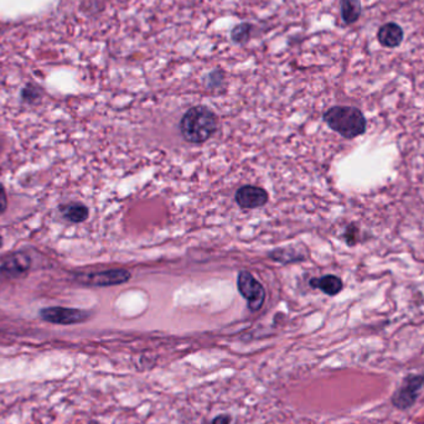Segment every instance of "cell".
I'll return each instance as SVG.
<instances>
[{"label":"cell","mask_w":424,"mask_h":424,"mask_svg":"<svg viewBox=\"0 0 424 424\" xmlns=\"http://www.w3.org/2000/svg\"><path fill=\"white\" fill-rule=\"evenodd\" d=\"M218 119L216 114L205 106L190 108L180 121V132L185 140L200 144L210 139L216 132Z\"/></svg>","instance_id":"cell-1"},{"label":"cell","mask_w":424,"mask_h":424,"mask_svg":"<svg viewBox=\"0 0 424 424\" xmlns=\"http://www.w3.org/2000/svg\"><path fill=\"white\" fill-rule=\"evenodd\" d=\"M324 121L346 139L360 137L366 130V118L356 107H331L324 113Z\"/></svg>","instance_id":"cell-2"},{"label":"cell","mask_w":424,"mask_h":424,"mask_svg":"<svg viewBox=\"0 0 424 424\" xmlns=\"http://www.w3.org/2000/svg\"><path fill=\"white\" fill-rule=\"evenodd\" d=\"M237 287L241 296L248 301V308L252 312H258L262 308L266 292L263 285L250 272H240L237 278Z\"/></svg>","instance_id":"cell-3"},{"label":"cell","mask_w":424,"mask_h":424,"mask_svg":"<svg viewBox=\"0 0 424 424\" xmlns=\"http://www.w3.org/2000/svg\"><path fill=\"white\" fill-rule=\"evenodd\" d=\"M130 273L126 269H109L96 273L78 274L76 279L80 283L91 287H109V285L127 283L130 279Z\"/></svg>","instance_id":"cell-4"},{"label":"cell","mask_w":424,"mask_h":424,"mask_svg":"<svg viewBox=\"0 0 424 424\" xmlns=\"http://www.w3.org/2000/svg\"><path fill=\"white\" fill-rule=\"evenodd\" d=\"M41 318L45 321L59 325H73V324L84 323L89 318V312L80 309L71 308L51 307L45 308L40 312Z\"/></svg>","instance_id":"cell-5"},{"label":"cell","mask_w":424,"mask_h":424,"mask_svg":"<svg viewBox=\"0 0 424 424\" xmlns=\"http://www.w3.org/2000/svg\"><path fill=\"white\" fill-rule=\"evenodd\" d=\"M31 266V259L25 252H14L0 266V274L8 279H17L25 277Z\"/></svg>","instance_id":"cell-6"},{"label":"cell","mask_w":424,"mask_h":424,"mask_svg":"<svg viewBox=\"0 0 424 424\" xmlns=\"http://www.w3.org/2000/svg\"><path fill=\"white\" fill-rule=\"evenodd\" d=\"M424 384L423 376H412L404 381V385L393 396V404L398 408L411 407L417 398V393Z\"/></svg>","instance_id":"cell-7"},{"label":"cell","mask_w":424,"mask_h":424,"mask_svg":"<svg viewBox=\"0 0 424 424\" xmlns=\"http://www.w3.org/2000/svg\"><path fill=\"white\" fill-rule=\"evenodd\" d=\"M267 201L268 194L262 188L247 185L236 192V202L242 209H257L266 205Z\"/></svg>","instance_id":"cell-8"},{"label":"cell","mask_w":424,"mask_h":424,"mask_svg":"<svg viewBox=\"0 0 424 424\" xmlns=\"http://www.w3.org/2000/svg\"><path fill=\"white\" fill-rule=\"evenodd\" d=\"M403 38H404L403 30L396 22H386L379 29L377 33L379 44L388 49H395L397 46H400Z\"/></svg>","instance_id":"cell-9"},{"label":"cell","mask_w":424,"mask_h":424,"mask_svg":"<svg viewBox=\"0 0 424 424\" xmlns=\"http://www.w3.org/2000/svg\"><path fill=\"white\" fill-rule=\"evenodd\" d=\"M310 287L321 290L328 296H336L342 290L344 285L339 277L329 274V275H324L320 278H312L310 280Z\"/></svg>","instance_id":"cell-10"},{"label":"cell","mask_w":424,"mask_h":424,"mask_svg":"<svg viewBox=\"0 0 424 424\" xmlns=\"http://www.w3.org/2000/svg\"><path fill=\"white\" fill-rule=\"evenodd\" d=\"M341 17L345 24L356 22L363 13V6L360 0H341Z\"/></svg>","instance_id":"cell-11"},{"label":"cell","mask_w":424,"mask_h":424,"mask_svg":"<svg viewBox=\"0 0 424 424\" xmlns=\"http://www.w3.org/2000/svg\"><path fill=\"white\" fill-rule=\"evenodd\" d=\"M61 211L63 218L70 222H84L89 218V209L82 204H70L66 206H62Z\"/></svg>","instance_id":"cell-12"},{"label":"cell","mask_w":424,"mask_h":424,"mask_svg":"<svg viewBox=\"0 0 424 424\" xmlns=\"http://www.w3.org/2000/svg\"><path fill=\"white\" fill-rule=\"evenodd\" d=\"M252 30L253 26L251 24H241L238 26H236L232 31V39L238 44H243L245 41H248L251 38Z\"/></svg>","instance_id":"cell-13"},{"label":"cell","mask_w":424,"mask_h":424,"mask_svg":"<svg viewBox=\"0 0 424 424\" xmlns=\"http://www.w3.org/2000/svg\"><path fill=\"white\" fill-rule=\"evenodd\" d=\"M39 89L33 84H28L25 89H22V100L29 103H33L35 100H39Z\"/></svg>","instance_id":"cell-14"},{"label":"cell","mask_w":424,"mask_h":424,"mask_svg":"<svg viewBox=\"0 0 424 424\" xmlns=\"http://www.w3.org/2000/svg\"><path fill=\"white\" fill-rule=\"evenodd\" d=\"M6 207H8V197H6V189L0 184V215L6 212Z\"/></svg>","instance_id":"cell-15"},{"label":"cell","mask_w":424,"mask_h":424,"mask_svg":"<svg viewBox=\"0 0 424 424\" xmlns=\"http://www.w3.org/2000/svg\"><path fill=\"white\" fill-rule=\"evenodd\" d=\"M231 423V417L229 416H218L213 419L212 424H229Z\"/></svg>","instance_id":"cell-16"},{"label":"cell","mask_w":424,"mask_h":424,"mask_svg":"<svg viewBox=\"0 0 424 424\" xmlns=\"http://www.w3.org/2000/svg\"><path fill=\"white\" fill-rule=\"evenodd\" d=\"M1 245H3V238H1V236H0V248H1Z\"/></svg>","instance_id":"cell-17"}]
</instances>
